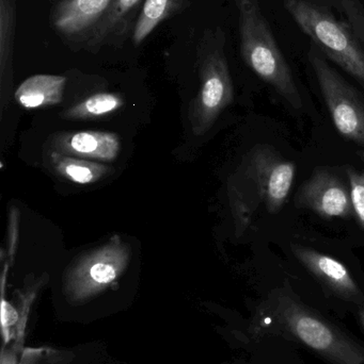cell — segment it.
Instances as JSON below:
<instances>
[{
	"label": "cell",
	"instance_id": "obj_19",
	"mask_svg": "<svg viewBox=\"0 0 364 364\" xmlns=\"http://www.w3.org/2000/svg\"><path fill=\"white\" fill-rule=\"evenodd\" d=\"M342 12L348 18V25L364 46V8L360 0H337Z\"/></svg>",
	"mask_w": 364,
	"mask_h": 364
},
{
	"label": "cell",
	"instance_id": "obj_12",
	"mask_svg": "<svg viewBox=\"0 0 364 364\" xmlns=\"http://www.w3.org/2000/svg\"><path fill=\"white\" fill-rule=\"evenodd\" d=\"M142 0H113L106 12L90 32L83 48L96 53L103 46H111L123 42L128 29H130L132 18L140 14V4Z\"/></svg>",
	"mask_w": 364,
	"mask_h": 364
},
{
	"label": "cell",
	"instance_id": "obj_11",
	"mask_svg": "<svg viewBox=\"0 0 364 364\" xmlns=\"http://www.w3.org/2000/svg\"><path fill=\"white\" fill-rule=\"evenodd\" d=\"M291 250L296 258L333 292L354 301L361 299L360 290L343 263L305 246L292 245Z\"/></svg>",
	"mask_w": 364,
	"mask_h": 364
},
{
	"label": "cell",
	"instance_id": "obj_15",
	"mask_svg": "<svg viewBox=\"0 0 364 364\" xmlns=\"http://www.w3.org/2000/svg\"><path fill=\"white\" fill-rule=\"evenodd\" d=\"M189 2L190 0H145L132 29L135 46H140L162 21L181 14Z\"/></svg>",
	"mask_w": 364,
	"mask_h": 364
},
{
	"label": "cell",
	"instance_id": "obj_21",
	"mask_svg": "<svg viewBox=\"0 0 364 364\" xmlns=\"http://www.w3.org/2000/svg\"><path fill=\"white\" fill-rule=\"evenodd\" d=\"M359 316H360L361 323H363L364 327V309L360 310V312H359Z\"/></svg>",
	"mask_w": 364,
	"mask_h": 364
},
{
	"label": "cell",
	"instance_id": "obj_3",
	"mask_svg": "<svg viewBox=\"0 0 364 364\" xmlns=\"http://www.w3.org/2000/svg\"><path fill=\"white\" fill-rule=\"evenodd\" d=\"M284 8L323 55L364 87V48L348 23L316 0H284Z\"/></svg>",
	"mask_w": 364,
	"mask_h": 364
},
{
	"label": "cell",
	"instance_id": "obj_9",
	"mask_svg": "<svg viewBox=\"0 0 364 364\" xmlns=\"http://www.w3.org/2000/svg\"><path fill=\"white\" fill-rule=\"evenodd\" d=\"M113 0H57L51 8L49 23L72 48H83L94 26Z\"/></svg>",
	"mask_w": 364,
	"mask_h": 364
},
{
	"label": "cell",
	"instance_id": "obj_14",
	"mask_svg": "<svg viewBox=\"0 0 364 364\" xmlns=\"http://www.w3.org/2000/svg\"><path fill=\"white\" fill-rule=\"evenodd\" d=\"M49 166L66 181L77 184L95 183L113 173V168L91 160L80 159L48 151Z\"/></svg>",
	"mask_w": 364,
	"mask_h": 364
},
{
	"label": "cell",
	"instance_id": "obj_16",
	"mask_svg": "<svg viewBox=\"0 0 364 364\" xmlns=\"http://www.w3.org/2000/svg\"><path fill=\"white\" fill-rule=\"evenodd\" d=\"M16 26V0H0V77L2 87L12 78Z\"/></svg>",
	"mask_w": 364,
	"mask_h": 364
},
{
	"label": "cell",
	"instance_id": "obj_22",
	"mask_svg": "<svg viewBox=\"0 0 364 364\" xmlns=\"http://www.w3.org/2000/svg\"><path fill=\"white\" fill-rule=\"evenodd\" d=\"M363 160L364 161V151H363Z\"/></svg>",
	"mask_w": 364,
	"mask_h": 364
},
{
	"label": "cell",
	"instance_id": "obj_13",
	"mask_svg": "<svg viewBox=\"0 0 364 364\" xmlns=\"http://www.w3.org/2000/svg\"><path fill=\"white\" fill-rule=\"evenodd\" d=\"M66 78L58 75H34L15 92V100L26 109L55 106L62 102Z\"/></svg>",
	"mask_w": 364,
	"mask_h": 364
},
{
	"label": "cell",
	"instance_id": "obj_5",
	"mask_svg": "<svg viewBox=\"0 0 364 364\" xmlns=\"http://www.w3.org/2000/svg\"><path fill=\"white\" fill-rule=\"evenodd\" d=\"M277 306L278 314L286 325V331L308 348L336 364L364 363V350L316 314L297 304L292 297L280 295Z\"/></svg>",
	"mask_w": 364,
	"mask_h": 364
},
{
	"label": "cell",
	"instance_id": "obj_20",
	"mask_svg": "<svg viewBox=\"0 0 364 364\" xmlns=\"http://www.w3.org/2000/svg\"><path fill=\"white\" fill-rule=\"evenodd\" d=\"M19 314L17 310L4 299V293L1 292V331L4 343H8L12 338L11 328L19 322Z\"/></svg>",
	"mask_w": 364,
	"mask_h": 364
},
{
	"label": "cell",
	"instance_id": "obj_1",
	"mask_svg": "<svg viewBox=\"0 0 364 364\" xmlns=\"http://www.w3.org/2000/svg\"><path fill=\"white\" fill-rule=\"evenodd\" d=\"M295 173V164L284 159L269 145H258L248 153L230 182V203L237 232L247 229L260 203H264L269 213L281 210L292 188Z\"/></svg>",
	"mask_w": 364,
	"mask_h": 364
},
{
	"label": "cell",
	"instance_id": "obj_2",
	"mask_svg": "<svg viewBox=\"0 0 364 364\" xmlns=\"http://www.w3.org/2000/svg\"><path fill=\"white\" fill-rule=\"evenodd\" d=\"M236 6L244 61L292 108L301 110L303 100L298 87L258 0H236Z\"/></svg>",
	"mask_w": 364,
	"mask_h": 364
},
{
	"label": "cell",
	"instance_id": "obj_10",
	"mask_svg": "<svg viewBox=\"0 0 364 364\" xmlns=\"http://www.w3.org/2000/svg\"><path fill=\"white\" fill-rule=\"evenodd\" d=\"M119 136L110 132H61L51 140L48 151L85 160L111 162L119 155Z\"/></svg>",
	"mask_w": 364,
	"mask_h": 364
},
{
	"label": "cell",
	"instance_id": "obj_6",
	"mask_svg": "<svg viewBox=\"0 0 364 364\" xmlns=\"http://www.w3.org/2000/svg\"><path fill=\"white\" fill-rule=\"evenodd\" d=\"M130 260V246L115 235L71 265L64 278L66 295L83 301L106 290L123 274Z\"/></svg>",
	"mask_w": 364,
	"mask_h": 364
},
{
	"label": "cell",
	"instance_id": "obj_8",
	"mask_svg": "<svg viewBox=\"0 0 364 364\" xmlns=\"http://www.w3.org/2000/svg\"><path fill=\"white\" fill-rule=\"evenodd\" d=\"M296 205L309 209L323 218H350L355 216L350 182L328 168H316L299 188Z\"/></svg>",
	"mask_w": 364,
	"mask_h": 364
},
{
	"label": "cell",
	"instance_id": "obj_17",
	"mask_svg": "<svg viewBox=\"0 0 364 364\" xmlns=\"http://www.w3.org/2000/svg\"><path fill=\"white\" fill-rule=\"evenodd\" d=\"M123 106V98L118 94L98 93L90 96L64 112L66 119H83L100 117L119 110Z\"/></svg>",
	"mask_w": 364,
	"mask_h": 364
},
{
	"label": "cell",
	"instance_id": "obj_18",
	"mask_svg": "<svg viewBox=\"0 0 364 364\" xmlns=\"http://www.w3.org/2000/svg\"><path fill=\"white\" fill-rule=\"evenodd\" d=\"M348 177L352 192L355 218L359 226L364 230V171L359 172L355 168H350L348 170Z\"/></svg>",
	"mask_w": 364,
	"mask_h": 364
},
{
	"label": "cell",
	"instance_id": "obj_4",
	"mask_svg": "<svg viewBox=\"0 0 364 364\" xmlns=\"http://www.w3.org/2000/svg\"><path fill=\"white\" fill-rule=\"evenodd\" d=\"M224 46L226 34L220 27L207 30L199 44L201 87L189 109L192 132L197 136L209 132L234 97Z\"/></svg>",
	"mask_w": 364,
	"mask_h": 364
},
{
	"label": "cell",
	"instance_id": "obj_7",
	"mask_svg": "<svg viewBox=\"0 0 364 364\" xmlns=\"http://www.w3.org/2000/svg\"><path fill=\"white\" fill-rule=\"evenodd\" d=\"M308 57L338 132L364 146L363 96L328 63L316 45H311Z\"/></svg>",
	"mask_w": 364,
	"mask_h": 364
}]
</instances>
